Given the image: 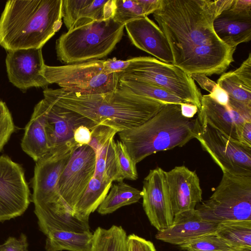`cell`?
Instances as JSON below:
<instances>
[{"instance_id":"cell-36","label":"cell","mask_w":251,"mask_h":251,"mask_svg":"<svg viewBox=\"0 0 251 251\" xmlns=\"http://www.w3.org/2000/svg\"><path fill=\"white\" fill-rule=\"evenodd\" d=\"M118 131L111 127L97 125L92 130L91 142L88 145L98 153L102 146L111 138H114Z\"/></svg>"},{"instance_id":"cell-38","label":"cell","mask_w":251,"mask_h":251,"mask_svg":"<svg viewBox=\"0 0 251 251\" xmlns=\"http://www.w3.org/2000/svg\"><path fill=\"white\" fill-rule=\"evenodd\" d=\"M127 251H156L152 242L135 234L127 237Z\"/></svg>"},{"instance_id":"cell-19","label":"cell","mask_w":251,"mask_h":251,"mask_svg":"<svg viewBox=\"0 0 251 251\" xmlns=\"http://www.w3.org/2000/svg\"><path fill=\"white\" fill-rule=\"evenodd\" d=\"M217 84L228 94L227 106L251 120V54L233 71L222 74Z\"/></svg>"},{"instance_id":"cell-13","label":"cell","mask_w":251,"mask_h":251,"mask_svg":"<svg viewBox=\"0 0 251 251\" xmlns=\"http://www.w3.org/2000/svg\"><path fill=\"white\" fill-rule=\"evenodd\" d=\"M75 149L50 153L36 162L31 181L34 206L64 204L59 192V178Z\"/></svg>"},{"instance_id":"cell-30","label":"cell","mask_w":251,"mask_h":251,"mask_svg":"<svg viewBox=\"0 0 251 251\" xmlns=\"http://www.w3.org/2000/svg\"><path fill=\"white\" fill-rule=\"evenodd\" d=\"M114 138L110 139L96 154L94 176L101 180L112 182L123 181L118 169L114 150Z\"/></svg>"},{"instance_id":"cell-42","label":"cell","mask_w":251,"mask_h":251,"mask_svg":"<svg viewBox=\"0 0 251 251\" xmlns=\"http://www.w3.org/2000/svg\"><path fill=\"white\" fill-rule=\"evenodd\" d=\"M209 95L219 104L227 106L229 101L228 95L224 89L218 85Z\"/></svg>"},{"instance_id":"cell-18","label":"cell","mask_w":251,"mask_h":251,"mask_svg":"<svg viewBox=\"0 0 251 251\" xmlns=\"http://www.w3.org/2000/svg\"><path fill=\"white\" fill-rule=\"evenodd\" d=\"M125 28L129 40L136 48L162 62L173 64V54L166 38L159 26L148 16L126 23Z\"/></svg>"},{"instance_id":"cell-37","label":"cell","mask_w":251,"mask_h":251,"mask_svg":"<svg viewBox=\"0 0 251 251\" xmlns=\"http://www.w3.org/2000/svg\"><path fill=\"white\" fill-rule=\"evenodd\" d=\"M28 247L27 237L22 233L18 238L10 236L0 244V251H28Z\"/></svg>"},{"instance_id":"cell-23","label":"cell","mask_w":251,"mask_h":251,"mask_svg":"<svg viewBox=\"0 0 251 251\" xmlns=\"http://www.w3.org/2000/svg\"><path fill=\"white\" fill-rule=\"evenodd\" d=\"M34 212L39 228L46 236L53 231L83 232L90 229L89 221L74 216L63 203L34 206Z\"/></svg>"},{"instance_id":"cell-32","label":"cell","mask_w":251,"mask_h":251,"mask_svg":"<svg viewBox=\"0 0 251 251\" xmlns=\"http://www.w3.org/2000/svg\"><path fill=\"white\" fill-rule=\"evenodd\" d=\"M179 247L184 251H228L233 249L215 233L199 237Z\"/></svg>"},{"instance_id":"cell-27","label":"cell","mask_w":251,"mask_h":251,"mask_svg":"<svg viewBox=\"0 0 251 251\" xmlns=\"http://www.w3.org/2000/svg\"><path fill=\"white\" fill-rule=\"evenodd\" d=\"M97 209L102 215L111 214L120 208L137 203L142 198V191L123 181L112 185Z\"/></svg>"},{"instance_id":"cell-6","label":"cell","mask_w":251,"mask_h":251,"mask_svg":"<svg viewBox=\"0 0 251 251\" xmlns=\"http://www.w3.org/2000/svg\"><path fill=\"white\" fill-rule=\"evenodd\" d=\"M126 60L116 58L93 60L52 66L45 65L42 74L50 84L83 94L112 92L118 86V73L126 68Z\"/></svg>"},{"instance_id":"cell-16","label":"cell","mask_w":251,"mask_h":251,"mask_svg":"<svg viewBox=\"0 0 251 251\" xmlns=\"http://www.w3.org/2000/svg\"><path fill=\"white\" fill-rule=\"evenodd\" d=\"M213 28L217 36L229 48L251 40V0H232L215 18Z\"/></svg>"},{"instance_id":"cell-40","label":"cell","mask_w":251,"mask_h":251,"mask_svg":"<svg viewBox=\"0 0 251 251\" xmlns=\"http://www.w3.org/2000/svg\"><path fill=\"white\" fill-rule=\"evenodd\" d=\"M193 80H195L203 89L211 93L217 86V83L210 79L207 76L204 75H190Z\"/></svg>"},{"instance_id":"cell-14","label":"cell","mask_w":251,"mask_h":251,"mask_svg":"<svg viewBox=\"0 0 251 251\" xmlns=\"http://www.w3.org/2000/svg\"><path fill=\"white\" fill-rule=\"evenodd\" d=\"M141 191L143 207L151 224L158 231L171 226L174 215L165 171L160 167L151 170L144 179Z\"/></svg>"},{"instance_id":"cell-26","label":"cell","mask_w":251,"mask_h":251,"mask_svg":"<svg viewBox=\"0 0 251 251\" xmlns=\"http://www.w3.org/2000/svg\"><path fill=\"white\" fill-rule=\"evenodd\" d=\"M112 182L93 176L73 210V215L80 220L89 221V216L98 209L107 195Z\"/></svg>"},{"instance_id":"cell-5","label":"cell","mask_w":251,"mask_h":251,"mask_svg":"<svg viewBox=\"0 0 251 251\" xmlns=\"http://www.w3.org/2000/svg\"><path fill=\"white\" fill-rule=\"evenodd\" d=\"M124 28L111 18L68 30L56 41L57 59L71 64L105 57L121 40Z\"/></svg>"},{"instance_id":"cell-10","label":"cell","mask_w":251,"mask_h":251,"mask_svg":"<svg viewBox=\"0 0 251 251\" xmlns=\"http://www.w3.org/2000/svg\"><path fill=\"white\" fill-rule=\"evenodd\" d=\"M37 104L44 116L50 153L75 149L79 145L74 138L75 129L81 125L92 128L97 125L86 117L44 98Z\"/></svg>"},{"instance_id":"cell-45","label":"cell","mask_w":251,"mask_h":251,"mask_svg":"<svg viewBox=\"0 0 251 251\" xmlns=\"http://www.w3.org/2000/svg\"><path fill=\"white\" fill-rule=\"evenodd\" d=\"M228 251H251V250H235L232 249Z\"/></svg>"},{"instance_id":"cell-15","label":"cell","mask_w":251,"mask_h":251,"mask_svg":"<svg viewBox=\"0 0 251 251\" xmlns=\"http://www.w3.org/2000/svg\"><path fill=\"white\" fill-rule=\"evenodd\" d=\"M45 65L42 48L10 51L5 58L9 82L23 92L32 87L47 88L50 83L42 74Z\"/></svg>"},{"instance_id":"cell-24","label":"cell","mask_w":251,"mask_h":251,"mask_svg":"<svg viewBox=\"0 0 251 251\" xmlns=\"http://www.w3.org/2000/svg\"><path fill=\"white\" fill-rule=\"evenodd\" d=\"M23 151L36 162L50 153L43 113L36 104L25 127L21 142Z\"/></svg>"},{"instance_id":"cell-35","label":"cell","mask_w":251,"mask_h":251,"mask_svg":"<svg viewBox=\"0 0 251 251\" xmlns=\"http://www.w3.org/2000/svg\"><path fill=\"white\" fill-rule=\"evenodd\" d=\"M16 129L13 118L5 102L0 100V152Z\"/></svg>"},{"instance_id":"cell-4","label":"cell","mask_w":251,"mask_h":251,"mask_svg":"<svg viewBox=\"0 0 251 251\" xmlns=\"http://www.w3.org/2000/svg\"><path fill=\"white\" fill-rule=\"evenodd\" d=\"M196 118L183 117L180 105L166 103L142 125L118 133L133 161L137 164L152 154L182 147L196 138Z\"/></svg>"},{"instance_id":"cell-7","label":"cell","mask_w":251,"mask_h":251,"mask_svg":"<svg viewBox=\"0 0 251 251\" xmlns=\"http://www.w3.org/2000/svg\"><path fill=\"white\" fill-rule=\"evenodd\" d=\"M223 173L212 195L196 210L203 220L218 224L251 221V176Z\"/></svg>"},{"instance_id":"cell-33","label":"cell","mask_w":251,"mask_h":251,"mask_svg":"<svg viewBox=\"0 0 251 251\" xmlns=\"http://www.w3.org/2000/svg\"><path fill=\"white\" fill-rule=\"evenodd\" d=\"M143 17L146 16L137 0H114L113 19L117 23L125 25Z\"/></svg>"},{"instance_id":"cell-3","label":"cell","mask_w":251,"mask_h":251,"mask_svg":"<svg viewBox=\"0 0 251 251\" xmlns=\"http://www.w3.org/2000/svg\"><path fill=\"white\" fill-rule=\"evenodd\" d=\"M63 0H10L0 17V46L6 51L42 48L60 29Z\"/></svg>"},{"instance_id":"cell-43","label":"cell","mask_w":251,"mask_h":251,"mask_svg":"<svg viewBox=\"0 0 251 251\" xmlns=\"http://www.w3.org/2000/svg\"><path fill=\"white\" fill-rule=\"evenodd\" d=\"M241 142L251 147V121H246L244 123L241 132Z\"/></svg>"},{"instance_id":"cell-8","label":"cell","mask_w":251,"mask_h":251,"mask_svg":"<svg viewBox=\"0 0 251 251\" xmlns=\"http://www.w3.org/2000/svg\"><path fill=\"white\" fill-rule=\"evenodd\" d=\"M129 68L119 73V79L152 84L173 93L188 103L201 107L202 95L191 75L172 64L150 56L132 58Z\"/></svg>"},{"instance_id":"cell-44","label":"cell","mask_w":251,"mask_h":251,"mask_svg":"<svg viewBox=\"0 0 251 251\" xmlns=\"http://www.w3.org/2000/svg\"><path fill=\"white\" fill-rule=\"evenodd\" d=\"M180 105L182 115L187 118H193L199 111L198 107L191 103H183Z\"/></svg>"},{"instance_id":"cell-20","label":"cell","mask_w":251,"mask_h":251,"mask_svg":"<svg viewBox=\"0 0 251 251\" xmlns=\"http://www.w3.org/2000/svg\"><path fill=\"white\" fill-rule=\"evenodd\" d=\"M218 225L202 219L195 209L174 216L172 225L158 231L155 237L164 242L180 246L199 237L215 233Z\"/></svg>"},{"instance_id":"cell-17","label":"cell","mask_w":251,"mask_h":251,"mask_svg":"<svg viewBox=\"0 0 251 251\" xmlns=\"http://www.w3.org/2000/svg\"><path fill=\"white\" fill-rule=\"evenodd\" d=\"M165 175L174 215L194 210L202 200V189L195 171L176 166Z\"/></svg>"},{"instance_id":"cell-41","label":"cell","mask_w":251,"mask_h":251,"mask_svg":"<svg viewBox=\"0 0 251 251\" xmlns=\"http://www.w3.org/2000/svg\"><path fill=\"white\" fill-rule=\"evenodd\" d=\"M141 5L145 16L153 14L160 6L162 0H137Z\"/></svg>"},{"instance_id":"cell-22","label":"cell","mask_w":251,"mask_h":251,"mask_svg":"<svg viewBox=\"0 0 251 251\" xmlns=\"http://www.w3.org/2000/svg\"><path fill=\"white\" fill-rule=\"evenodd\" d=\"M114 10V0H63V19L68 30L113 18Z\"/></svg>"},{"instance_id":"cell-1","label":"cell","mask_w":251,"mask_h":251,"mask_svg":"<svg viewBox=\"0 0 251 251\" xmlns=\"http://www.w3.org/2000/svg\"><path fill=\"white\" fill-rule=\"evenodd\" d=\"M232 0H162L153 13L175 66L189 75H219L234 61L235 49L215 33V18Z\"/></svg>"},{"instance_id":"cell-39","label":"cell","mask_w":251,"mask_h":251,"mask_svg":"<svg viewBox=\"0 0 251 251\" xmlns=\"http://www.w3.org/2000/svg\"><path fill=\"white\" fill-rule=\"evenodd\" d=\"M94 128L85 125L77 127L74 133V138L77 145H88L91 142L92 130Z\"/></svg>"},{"instance_id":"cell-28","label":"cell","mask_w":251,"mask_h":251,"mask_svg":"<svg viewBox=\"0 0 251 251\" xmlns=\"http://www.w3.org/2000/svg\"><path fill=\"white\" fill-rule=\"evenodd\" d=\"M215 233L232 249L251 250V221L218 224Z\"/></svg>"},{"instance_id":"cell-25","label":"cell","mask_w":251,"mask_h":251,"mask_svg":"<svg viewBox=\"0 0 251 251\" xmlns=\"http://www.w3.org/2000/svg\"><path fill=\"white\" fill-rule=\"evenodd\" d=\"M93 236L90 230L53 231L46 236L45 248L47 251H89Z\"/></svg>"},{"instance_id":"cell-12","label":"cell","mask_w":251,"mask_h":251,"mask_svg":"<svg viewBox=\"0 0 251 251\" xmlns=\"http://www.w3.org/2000/svg\"><path fill=\"white\" fill-rule=\"evenodd\" d=\"M96 153L89 145L78 146L73 151L60 176L61 197L73 215L74 207L93 177Z\"/></svg>"},{"instance_id":"cell-29","label":"cell","mask_w":251,"mask_h":251,"mask_svg":"<svg viewBox=\"0 0 251 251\" xmlns=\"http://www.w3.org/2000/svg\"><path fill=\"white\" fill-rule=\"evenodd\" d=\"M89 251H127V234L122 226L97 227L93 233Z\"/></svg>"},{"instance_id":"cell-2","label":"cell","mask_w":251,"mask_h":251,"mask_svg":"<svg viewBox=\"0 0 251 251\" xmlns=\"http://www.w3.org/2000/svg\"><path fill=\"white\" fill-rule=\"evenodd\" d=\"M43 93L46 100L118 132L142 125L166 104L138 95L119 85L113 91L99 94H83L48 87Z\"/></svg>"},{"instance_id":"cell-34","label":"cell","mask_w":251,"mask_h":251,"mask_svg":"<svg viewBox=\"0 0 251 251\" xmlns=\"http://www.w3.org/2000/svg\"><path fill=\"white\" fill-rule=\"evenodd\" d=\"M114 150L120 175L123 180H135L138 175L136 164L128 153L125 145L119 140L114 143Z\"/></svg>"},{"instance_id":"cell-11","label":"cell","mask_w":251,"mask_h":251,"mask_svg":"<svg viewBox=\"0 0 251 251\" xmlns=\"http://www.w3.org/2000/svg\"><path fill=\"white\" fill-rule=\"evenodd\" d=\"M31 201L22 166L0 156V222L22 215Z\"/></svg>"},{"instance_id":"cell-9","label":"cell","mask_w":251,"mask_h":251,"mask_svg":"<svg viewBox=\"0 0 251 251\" xmlns=\"http://www.w3.org/2000/svg\"><path fill=\"white\" fill-rule=\"evenodd\" d=\"M196 138L223 172L251 176V147L234 140L199 119Z\"/></svg>"},{"instance_id":"cell-31","label":"cell","mask_w":251,"mask_h":251,"mask_svg":"<svg viewBox=\"0 0 251 251\" xmlns=\"http://www.w3.org/2000/svg\"><path fill=\"white\" fill-rule=\"evenodd\" d=\"M118 85L125 88L138 95L165 103L177 104L189 103L171 92L152 84L132 80L119 79Z\"/></svg>"},{"instance_id":"cell-21","label":"cell","mask_w":251,"mask_h":251,"mask_svg":"<svg viewBox=\"0 0 251 251\" xmlns=\"http://www.w3.org/2000/svg\"><path fill=\"white\" fill-rule=\"evenodd\" d=\"M197 117L239 142L245 122L251 121L235 110L219 104L209 94L202 96Z\"/></svg>"}]
</instances>
